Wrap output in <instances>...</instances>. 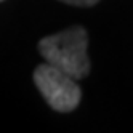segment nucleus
<instances>
[{
	"mask_svg": "<svg viewBox=\"0 0 133 133\" xmlns=\"http://www.w3.org/2000/svg\"><path fill=\"white\" fill-rule=\"evenodd\" d=\"M0 2H2V0H0Z\"/></svg>",
	"mask_w": 133,
	"mask_h": 133,
	"instance_id": "4",
	"label": "nucleus"
},
{
	"mask_svg": "<svg viewBox=\"0 0 133 133\" xmlns=\"http://www.w3.org/2000/svg\"><path fill=\"white\" fill-rule=\"evenodd\" d=\"M61 2L75 5V6H91V5H96L99 0H61Z\"/></svg>",
	"mask_w": 133,
	"mask_h": 133,
	"instance_id": "3",
	"label": "nucleus"
},
{
	"mask_svg": "<svg viewBox=\"0 0 133 133\" xmlns=\"http://www.w3.org/2000/svg\"><path fill=\"white\" fill-rule=\"evenodd\" d=\"M34 82L45 101L58 112H71L79 106L82 91L75 79L58 68L45 63L34 72Z\"/></svg>",
	"mask_w": 133,
	"mask_h": 133,
	"instance_id": "2",
	"label": "nucleus"
},
{
	"mask_svg": "<svg viewBox=\"0 0 133 133\" xmlns=\"http://www.w3.org/2000/svg\"><path fill=\"white\" fill-rule=\"evenodd\" d=\"M87 46V31L80 26H74L71 29L42 39L39 42V51L43 56L45 63L79 80L87 77L90 72Z\"/></svg>",
	"mask_w": 133,
	"mask_h": 133,
	"instance_id": "1",
	"label": "nucleus"
}]
</instances>
